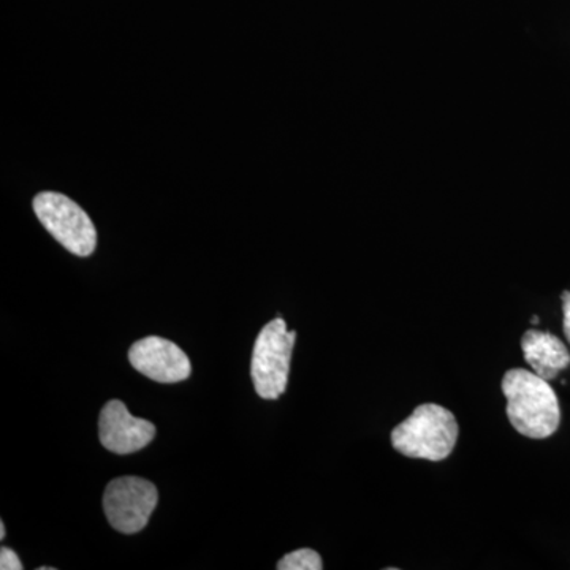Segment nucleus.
Masks as SVG:
<instances>
[{
  "instance_id": "obj_9",
  "label": "nucleus",
  "mask_w": 570,
  "mask_h": 570,
  "mask_svg": "<svg viewBox=\"0 0 570 570\" xmlns=\"http://www.w3.org/2000/svg\"><path fill=\"white\" fill-rule=\"evenodd\" d=\"M277 570H322L324 562H322L321 554L311 549H302L292 551L285 554L283 560L277 562Z\"/></svg>"
},
{
  "instance_id": "obj_13",
  "label": "nucleus",
  "mask_w": 570,
  "mask_h": 570,
  "mask_svg": "<svg viewBox=\"0 0 570 570\" xmlns=\"http://www.w3.org/2000/svg\"><path fill=\"white\" fill-rule=\"evenodd\" d=\"M532 324L538 325L539 324V317L534 316L531 318Z\"/></svg>"
},
{
  "instance_id": "obj_8",
  "label": "nucleus",
  "mask_w": 570,
  "mask_h": 570,
  "mask_svg": "<svg viewBox=\"0 0 570 570\" xmlns=\"http://www.w3.org/2000/svg\"><path fill=\"white\" fill-rule=\"evenodd\" d=\"M524 360L538 376L553 381L570 366V354L560 337L549 332L528 330L521 340Z\"/></svg>"
},
{
  "instance_id": "obj_1",
  "label": "nucleus",
  "mask_w": 570,
  "mask_h": 570,
  "mask_svg": "<svg viewBox=\"0 0 570 570\" xmlns=\"http://www.w3.org/2000/svg\"><path fill=\"white\" fill-rule=\"evenodd\" d=\"M501 387L508 397L510 423L520 434L531 439H547L557 433L561 409L549 381L517 367L505 373Z\"/></svg>"
},
{
  "instance_id": "obj_2",
  "label": "nucleus",
  "mask_w": 570,
  "mask_h": 570,
  "mask_svg": "<svg viewBox=\"0 0 570 570\" xmlns=\"http://www.w3.org/2000/svg\"><path fill=\"white\" fill-rule=\"evenodd\" d=\"M459 423L449 409L422 404L392 431V445L409 459L442 461L453 452Z\"/></svg>"
},
{
  "instance_id": "obj_4",
  "label": "nucleus",
  "mask_w": 570,
  "mask_h": 570,
  "mask_svg": "<svg viewBox=\"0 0 570 570\" xmlns=\"http://www.w3.org/2000/svg\"><path fill=\"white\" fill-rule=\"evenodd\" d=\"M33 212L56 242L78 257H89L96 250L97 232L91 217L66 195L41 193L33 198Z\"/></svg>"
},
{
  "instance_id": "obj_3",
  "label": "nucleus",
  "mask_w": 570,
  "mask_h": 570,
  "mask_svg": "<svg viewBox=\"0 0 570 570\" xmlns=\"http://www.w3.org/2000/svg\"><path fill=\"white\" fill-rule=\"evenodd\" d=\"M295 332H288L287 324L277 317L258 333L250 363L255 392L264 400H277L287 389Z\"/></svg>"
},
{
  "instance_id": "obj_11",
  "label": "nucleus",
  "mask_w": 570,
  "mask_h": 570,
  "mask_svg": "<svg viewBox=\"0 0 570 570\" xmlns=\"http://www.w3.org/2000/svg\"><path fill=\"white\" fill-rule=\"evenodd\" d=\"M562 314H564V335L568 337L570 344V291L562 292Z\"/></svg>"
},
{
  "instance_id": "obj_6",
  "label": "nucleus",
  "mask_w": 570,
  "mask_h": 570,
  "mask_svg": "<svg viewBox=\"0 0 570 570\" xmlns=\"http://www.w3.org/2000/svg\"><path fill=\"white\" fill-rule=\"evenodd\" d=\"M130 365L159 384H178L190 376L189 356L171 341L148 336L129 351Z\"/></svg>"
},
{
  "instance_id": "obj_7",
  "label": "nucleus",
  "mask_w": 570,
  "mask_h": 570,
  "mask_svg": "<svg viewBox=\"0 0 570 570\" xmlns=\"http://www.w3.org/2000/svg\"><path fill=\"white\" fill-rule=\"evenodd\" d=\"M156 436V426L137 419L119 400L108 401L99 419V438L105 449L118 455H129L145 449Z\"/></svg>"
},
{
  "instance_id": "obj_5",
  "label": "nucleus",
  "mask_w": 570,
  "mask_h": 570,
  "mask_svg": "<svg viewBox=\"0 0 570 570\" xmlns=\"http://www.w3.org/2000/svg\"><path fill=\"white\" fill-rule=\"evenodd\" d=\"M157 502L159 493L156 485L135 475L111 480L104 494L105 515L122 534H137L145 530Z\"/></svg>"
},
{
  "instance_id": "obj_10",
  "label": "nucleus",
  "mask_w": 570,
  "mask_h": 570,
  "mask_svg": "<svg viewBox=\"0 0 570 570\" xmlns=\"http://www.w3.org/2000/svg\"><path fill=\"white\" fill-rule=\"evenodd\" d=\"M0 569L22 570L20 558L17 557L13 550L6 549V547L0 550Z\"/></svg>"
},
{
  "instance_id": "obj_12",
  "label": "nucleus",
  "mask_w": 570,
  "mask_h": 570,
  "mask_svg": "<svg viewBox=\"0 0 570 570\" xmlns=\"http://www.w3.org/2000/svg\"><path fill=\"white\" fill-rule=\"evenodd\" d=\"M0 539H6V524H3V521H0Z\"/></svg>"
}]
</instances>
